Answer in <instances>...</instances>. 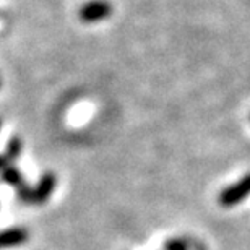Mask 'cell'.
Wrapping results in <instances>:
<instances>
[{
	"mask_svg": "<svg viewBox=\"0 0 250 250\" xmlns=\"http://www.w3.org/2000/svg\"><path fill=\"white\" fill-rule=\"evenodd\" d=\"M250 195V174L244 176L241 181L232 184L223 190L218 197V202L224 208H231L234 205L241 203L244 198H247Z\"/></svg>",
	"mask_w": 250,
	"mask_h": 250,
	"instance_id": "1",
	"label": "cell"
},
{
	"mask_svg": "<svg viewBox=\"0 0 250 250\" xmlns=\"http://www.w3.org/2000/svg\"><path fill=\"white\" fill-rule=\"evenodd\" d=\"M57 187V176L54 172H44L34 187V200L33 202L36 205L46 203L51 195L54 193V190Z\"/></svg>",
	"mask_w": 250,
	"mask_h": 250,
	"instance_id": "3",
	"label": "cell"
},
{
	"mask_svg": "<svg viewBox=\"0 0 250 250\" xmlns=\"http://www.w3.org/2000/svg\"><path fill=\"white\" fill-rule=\"evenodd\" d=\"M29 241V232L24 228L15 226L0 231V249H13Z\"/></svg>",
	"mask_w": 250,
	"mask_h": 250,
	"instance_id": "4",
	"label": "cell"
},
{
	"mask_svg": "<svg viewBox=\"0 0 250 250\" xmlns=\"http://www.w3.org/2000/svg\"><path fill=\"white\" fill-rule=\"evenodd\" d=\"M164 250H190V246L184 239L174 237V239H167L164 242Z\"/></svg>",
	"mask_w": 250,
	"mask_h": 250,
	"instance_id": "8",
	"label": "cell"
},
{
	"mask_svg": "<svg viewBox=\"0 0 250 250\" xmlns=\"http://www.w3.org/2000/svg\"><path fill=\"white\" fill-rule=\"evenodd\" d=\"M0 128H2V121H0Z\"/></svg>",
	"mask_w": 250,
	"mask_h": 250,
	"instance_id": "10",
	"label": "cell"
},
{
	"mask_svg": "<svg viewBox=\"0 0 250 250\" xmlns=\"http://www.w3.org/2000/svg\"><path fill=\"white\" fill-rule=\"evenodd\" d=\"M17 197H18V200L21 203H24V205H28V203H34L33 200H34V188H31L29 186H26V184H23L21 187L20 188H17Z\"/></svg>",
	"mask_w": 250,
	"mask_h": 250,
	"instance_id": "7",
	"label": "cell"
},
{
	"mask_svg": "<svg viewBox=\"0 0 250 250\" xmlns=\"http://www.w3.org/2000/svg\"><path fill=\"white\" fill-rule=\"evenodd\" d=\"M112 13V7L107 2H103V0H93V2L84 3L82 8H80V18L84 23H96L101 21V20H106L111 17Z\"/></svg>",
	"mask_w": 250,
	"mask_h": 250,
	"instance_id": "2",
	"label": "cell"
},
{
	"mask_svg": "<svg viewBox=\"0 0 250 250\" xmlns=\"http://www.w3.org/2000/svg\"><path fill=\"white\" fill-rule=\"evenodd\" d=\"M0 179H2L7 186L15 187V188H20L24 184L21 171H20L17 166H13V164H8V166L0 172Z\"/></svg>",
	"mask_w": 250,
	"mask_h": 250,
	"instance_id": "5",
	"label": "cell"
},
{
	"mask_svg": "<svg viewBox=\"0 0 250 250\" xmlns=\"http://www.w3.org/2000/svg\"><path fill=\"white\" fill-rule=\"evenodd\" d=\"M23 151V142L20 137H12L8 140L7 143V148H5V156L8 158V161H17V159L20 158V154H21Z\"/></svg>",
	"mask_w": 250,
	"mask_h": 250,
	"instance_id": "6",
	"label": "cell"
},
{
	"mask_svg": "<svg viewBox=\"0 0 250 250\" xmlns=\"http://www.w3.org/2000/svg\"><path fill=\"white\" fill-rule=\"evenodd\" d=\"M8 164H12V163L8 161V158L5 156V154H0V172H2L3 169L8 166Z\"/></svg>",
	"mask_w": 250,
	"mask_h": 250,
	"instance_id": "9",
	"label": "cell"
}]
</instances>
